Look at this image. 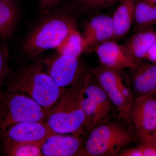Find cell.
<instances>
[{"label":"cell","instance_id":"obj_11","mask_svg":"<svg viewBox=\"0 0 156 156\" xmlns=\"http://www.w3.org/2000/svg\"><path fill=\"white\" fill-rule=\"evenodd\" d=\"M84 142L83 136L55 133L42 144L41 151L44 156H80Z\"/></svg>","mask_w":156,"mask_h":156},{"label":"cell","instance_id":"obj_17","mask_svg":"<svg viewBox=\"0 0 156 156\" xmlns=\"http://www.w3.org/2000/svg\"><path fill=\"white\" fill-rule=\"evenodd\" d=\"M18 16L17 5L14 0L0 2V37L8 40L14 32Z\"/></svg>","mask_w":156,"mask_h":156},{"label":"cell","instance_id":"obj_10","mask_svg":"<svg viewBox=\"0 0 156 156\" xmlns=\"http://www.w3.org/2000/svg\"><path fill=\"white\" fill-rule=\"evenodd\" d=\"M129 120L140 138L153 131L156 127V94L134 98Z\"/></svg>","mask_w":156,"mask_h":156},{"label":"cell","instance_id":"obj_26","mask_svg":"<svg viewBox=\"0 0 156 156\" xmlns=\"http://www.w3.org/2000/svg\"><path fill=\"white\" fill-rule=\"evenodd\" d=\"M61 0H44L40 3V6L44 10H48L57 5Z\"/></svg>","mask_w":156,"mask_h":156},{"label":"cell","instance_id":"obj_15","mask_svg":"<svg viewBox=\"0 0 156 156\" xmlns=\"http://www.w3.org/2000/svg\"><path fill=\"white\" fill-rule=\"evenodd\" d=\"M135 0H122L112 17L114 39L122 37L131 29L134 21Z\"/></svg>","mask_w":156,"mask_h":156},{"label":"cell","instance_id":"obj_12","mask_svg":"<svg viewBox=\"0 0 156 156\" xmlns=\"http://www.w3.org/2000/svg\"><path fill=\"white\" fill-rule=\"evenodd\" d=\"M95 50L101 64L105 67L119 70L126 68L132 69L138 65L125 47L111 40L101 43Z\"/></svg>","mask_w":156,"mask_h":156},{"label":"cell","instance_id":"obj_20","mask_svg":"<svg viewBox=\"0 0 156 156\" xmlns=\"http://www.w3.org/2000/svg\"><path fill=\"white\" fill-rule=\"evenodd\" d=\"M41 144L35 143L18 144L3 150L7 156H41Z\"/></svg>","mask_w":156,"mask_h":156},{"label":"cell","instance_id":"obj_27","mask_svg":"<svg viewBox=\"0 0 156 156\" xmlns=\"http://www.w3.org/2000/svg\"><path fill=\"white\" fill-rule=\"evenodd\" d=\"M145 1L146 2H147L153 4V5L156 4V0H145Z\"/></svg>","mask_w":156,"mask_h":156},{"label":"cell","instance_id":"obj_13","mask_svg":"<svg viewBox=\"0 0 156 156\" xmlns=\"http://www.w3.org/2000/svg\"><path fill=\"white\" fill-rule=\"evenodd\" d=\"M83 37L86 50L114 39L112 17L101 14L93 17L86 25Z\"/></svg>","mask_w":156,"mask_h":156},{"label":"cell","instance_id":"obj_2","mask_svg":"<svg viewBox=\"0 0 156 156\" xmlns=\"http://www.w3.org/2000/svg\"><path fill=\"white\" fill-rule=\"evenodd\" d=\"M76 28L75 21L56 13L42 20L28 35L23 45L24 55L35 58L46 50L57 48Z\"/></svg>","mask_w":156,"mask_h":156},{"label":"cell","instance_id":"obj_29","mask_svg":"<svg viewBox=\"0 0 156 156\" xmlns=\"http://www.w3.org/2000/svg\"><path fill=\"white\" fill-rule=\"evenodd\" d=\"M3 1V0H0V2H1V1Z\"/></svg>","mask_w":156,"mask_h":156},{"label":"cell","instance_id":"obj_16","mask_svg":"<svg viewBox=\"0 0 156 156\" xmlns=\"http://www.w3.org/2000/svg\"><path fill=\"white\" fill-rule=\"evenodd\" d=\"M156 41V32L151 30H139L129 39L126 50L136 61L145 58L148 50Z\"/></svg>","mask_w":156,"mask_h":156},{"label":"cell","instance_id":"obj_18","mask_svg":"<svg viewBox=\"0 0 156 156\" xmlns=\"http://www.w3.org/2000/svg\"><path fill=\"white\" fill-rule=\"evenodd\" d=\"M56 48L58 54L71 55L79 58L80 55L86 51V44L83 36L76 29Z\"/></svg>","mask_w":156,"mask_h":156},{"label":"cell","instance_id":"obj_25","mask_svg":"<svg viewBox=\"0 0 156 156\" xmlns=\"http://www.w3.org/2000/svg\"><path fill=\"white\" fill-rule=\"evenodd\" d=\"M145 58L149 60L150 62L156 63V41L148 50Z\"/></svg>","mask_w":156,"mask_h":156},{"label":"cell","instance_id":"obj_21","mask_svg":"<svg viewBox=\"0 0 156 156\" xmlns=\"http://www.w3.org/2000/svg\"><path fill=\"white\" fill-rule=\"evenodd\" d=\"M119 156H156V146L142 142L140 145L123 150Z\"/></svg>","mask_w":156,"mask_h":156},{"label":"cell","instance_id":"obj_8","mask_svg":"<svg viewBox=\"0 0 156 156\" xmlns=\"http://www.w3.org/2000/svg\"><path fill=\"white\" fill-rule=\"evenodd\" d=\"M40 62L61 89L81 85L89 73L79 58L71 55L58 54Z\"/></svg>","mask_w":156,"mask_h":156},{"label":"cell","instance_id":"obj_7","mask_svg":"<svg viewBox=\"0 0 156 156\" xmlns=\"http://www.w3.org/2000/svg\"><path fill=\"white\" fill-rule=\"evenodd\" d=\"M92 74L120 116L129 122V113L135 97L128 85L124 83L119 70L102 66L93 70Z\"/></svg>","mask_w":156,"mask_h":156},{"label":"cell","instance_id":"obj_23","mask_svg":"<svg viewBox=\"0 0 156 156\" xmlns=\"http://www.w3.org/2000/svg\"><path fill=\"white\" fill-rule=\"evenodd\" d=\"M115 0H76L82 5L88 7H101L111 4Z\"/></svg>","mask_w":156,"mask_h":156},{"label":"cell","instance_id":"obj_24","mask_svg":"<svg viewBox=\"0 0 156 156\" xmlns=\"http://www.w3.org/2000/svg\"><path fill=\"white\" fill-rule=\"evenodd\" d=\"M140 139L142 142L151 144L156 146V127L151 133L141 137Z\"/></svg>","mask_w":156,"mask_h":156},{"label":"cell","instance_id":"obj_5","mask_svg":"<svg viewBox=\"0 0 156 156\" xmlns=\"http://www.w3.org/2000/svg\"><path fill=\"white\" fill-rule=\"evenodd\" d=\"M49 112L22 92L7 87L0 94V133L23 122H45Z\"/></svg>","mask_w":156,"mask_h":156},{"label":"cell","instance_id":"obj_3","mask_svg":"<svg viewBox=\"0 0 156 156\" xmlns=\"http://www.w3.org/2000/svg\"><path fill=\"white\" fill-rule=\"evenodd\" d=\"M83 84L68 89L49 112L46 122L54 133L81 136L87 134V120L81 102Z\"/></svg>","mask_w":156,"mask_h":156},{"label":"cell","instance_id":"obj_6","mask_svg":"<svg viewBox=\"0 0 156 156\" xmlns=\"http://www.w3.org/2000/svg\"><path fill=\"white\" fill-rule=\"evenodd\" d=\"M81 102L87 120V134L110 121L112 104L92 74L89 73L83 83Z\"/></svg>","mask_w":156,"mask_h":156},{"label":"cell","instance_id":"obj_19","mask_svg":"<svg viewBox=\"0 0 156 156\" xmlns=\"http://www.w3.org/2000/svg\"><path fill=\"white\" fill-rule=\"evenodd\" d=\"M134 21L139 30L156 22V6L146 1L136 3Z\"/></svg>","mask_w":156,"mask_h":156},{"label":"cell","instance_id":"obj_28","mask_svg":"<svg viewBox=\"0 0 156 156\" xmlns=\"http://www.w3.org/2000/svg\"><path fill=\"white\" fill-rule=\"evenodd\" d=\"M39 1H40V3H41L42 2H43V1H44V0H39Z\"/></svg>","mask_w":156,"mask_h":156},{"label":"cell","instance_id":"obj_14","mask_svg":"<svg viewBox=\"0 0 156 156\" xmlns=\"http://www.w3.org/2000/svg\"><path fill=\"white\" fill-rule=\"evenodd\" d=\"M133 72L129 87L134 97L156 94V63L138 65Z\"/></svg>","mask_w":156,"mask_h":156},{"label":"cell","instance_id":"obj_1","mask_svg":"<svg viewBox=\"0 0 156 156\" xmlns=\"http://www.w3.org/2000/svg\"><path fill=\"white\" fill-rule=\"evenodd\" d=\"M8 87L30 97L49 113L67 90L56 85L40 61L21 68L12 76Z\"/></svg>","mask_w":156,"mask_h":156},{"label":"cell","instance_id":"obj_4","mask_svg":"<svg viewBox=\"0 0 156 156\" xmlns=\"http://www.w3.org/2000/svg\"><path fill=\"white\" fill-rule=\"evenodd\" d=\"M88 134L80 156H119L123 148L136 138L129 128L110 121L93 128Z\"/></svg>","mask_w":156,"mask_h":156},{"label":"cell","instance_id":"obj_9","mask_svg":"<svg viewBox=\"0 0 156 156\" xmlns=\"http://www.w3.org/2000/svg\"><path fill=\"white\" fill-rule=\"evenodd\" d=\"M55 134L45 122H23L12 125L0 133L3 149L15 144L43 142Z\"/></svg>","mask_w":156,"mask_h":156},{"label":"cell","instance_id":"obj_22","mask_svg":"<svg viewBox=\"0 0 156 156\" xmlns=\"http://www.w3.org/2000/svg\"><path fill=\"white\" fill-rule=\"evenodd\" d=\"M9 53L5 43L0 44V94L3 85L9 72Z\"/></svg>","mask_w":156,"mask_h":156}]
</instances>
